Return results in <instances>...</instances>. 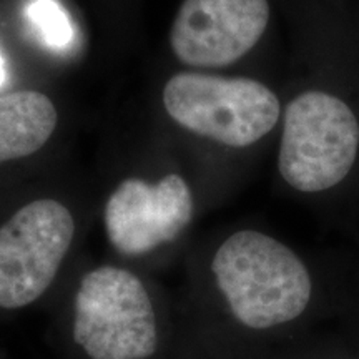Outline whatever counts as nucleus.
Segmentation results:
<instances>
[{
	"instance_id": "2",
	"label": "nucleus",
	"mask_w": 359,
	"mask_h": 359,
	"mask_svg": "<svg viewBox=\"0 0 359 359\" xmlns=\"http://www.w3.org/2000/svg\"><path fill=\"white\" fill-rule=\"evenodd\" d=\"M45 313L62 359H193L178 296L107 255H85Z\"/></svg>"
},
{
	"instance_id": "12",
	"label": "nucleus",
	"mask_w": 359,
	"mask_h": 359,
	"mask_svg": "<svg viewBox=\"0 0 359 359\" xmlns=\"http://www.w3.org/2000/svg\"><path fill=\"white\" fill-rule=\"evenodd\" d=\"M0 359H8V358H7V354H6V351H4L2 348H0Z\"/></svg>"
},
{
	"instance_id": "3",
	"label": "nucleus",
	"mask_w": 359,
	"mask_h": 359,
	"mask_svg": "<svg viewBox=\"0 0 359 359\" xmlns=\"http://www.w3.org/2000/svg\"><path fill=\"white\" fill-rule=\"evenodd\" d=\"M77 205L53 193L22 198L0 213V326L47 311L88 251Z\"/></svg>"
},
{
	"instance_id": "10",
	"label": "nucleus",
	"mask_w": 359,
	"mask_h": 359,
	"mask_svg": "<svg viewBox=\"0 0 359 359\" xmlns=\"http://www.w3.org/2000/svg\"><path fill=\"white\" fill-rule=\"evenodd\" d=\"M25 13L50 47L64 48L74 39L69 15L57 0H32Z\"/></svg>"
},
{
	"instance_id": "11",
	"label": "nucleus",
	"mask_w": 359,
	"mask_h": 359,
	"mask_svg": "<svg viewBox=\"0 0 359 359\" xmlns=\"http://www.w3.org/2000/svg\"><path fill=\"white\" fill-rule=\"evenodd\" d=\"M6 79H7V74H6V64H4L2 53H0V87H2V85L6 83Z\"/></svg>"
},
{
	"instance_id": "6",
	"label": "nucleus",
	"mask_w": 359,
	"mask_h": 359,
	"mask_svg": "<svg viewBox=\"0 0 359 359\" xmlns=\"http://www.w3.org/2000/svg\"><path fill=\"white\" fill-rule=\"evenodd\" d=\"M163 103L175 123L226 150H248L280 122L271 88L251 79H223L183 72L165 85Z\"/></svg>"
},
{
	"instance_id": "8",
	"label": "nucleus",
	"mask_w": 359,
	"mask_h": 359,
	"mask_svg": "<svg viewBox=\"0 0 359 359\" xmlns=\"http://www.w3.org/2000/svg\"><path fill=\"white\" fill-rule=\"evenodd\" d=\"M58 114L40 92L0 95V170L42 154L53 138Z\"/></svg>"
},
{
	"instance_id": "1",
	"label": "nucleus",
	"mask_w": 359,
	"mask_h": 359,
	"mask_svg": "<svg viewBox=\"0 0 359 359\" xmlns=\"http://www.w3.org/2000/svg\"><path fill=\"white\" fill-rule=\"evenodd\" d=\"M177 294L193 359H257L359 325V251H306L236 226L190 246Z\"/></svg>"
},
{
	"instance_id": "9",
	"label": "nucleus",
	"mask_w": 359,
	"mask_h": 359,
	"mask_svg": "<svg viewBox=\"0 0 359 359\" xmlns=\"http://www.w3.org/2000/svg\"><path fill=\"white\" fill-rule=\"evenodd\" d=\"M257 359H359V325L314 331Z\"/></svg>"
},
{
	"instance_id": "5",
	"label": "nucleus",
	"mask_w": 359,
	"mask_h": 359,
	"mask_svg": "<svg viewBox=\"0 0 359 359\" xmlns=\"http://www.w3.org/2000/svg\"><path fill=\"white\" fill-rule=\"evenodd\" d=\"M278 177L304 198L330 200L359 173V118L343 98L308 90L288 103L276 158Z\"/></svg>"
},
{
	"instance_id": "7",
	"label": "nucleus",
	"mask_w": 359,
	"mask_h": 359,
	"mask_svg": "<svg viewBox=\"0 0 359 359\" xmlns=\"http://www.w3.org/2000/svg\"><path fill=\"white\" fill-rule=\"evenodd\" d=\"M268 22V0H185L170 43L187 65H230L258 43Z\"/></svg>"
},
{
	"instance_id": "4",
	"label": "nucleus",
	"mask_w": 359,
	"mask_h": 359,
	"mask_svg": "<svg viewBox=\"0 0 359 359\" xmlns=\"http://www.w3.org/2000/svg\"><path fill=\"white\" fill-rule=\"evenodd\" d=\"M196 215L198 196L182 170L125 175L102 205L105 255L160 276L182 264Z\"/></svg>"
}]
</instances>
